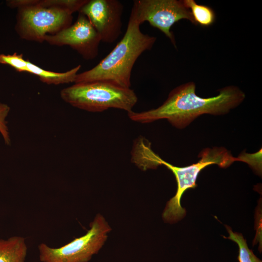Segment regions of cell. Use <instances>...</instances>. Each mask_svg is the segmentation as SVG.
I'll return each instance as SVG.
<instances>
[{"mask_svg":"<svg viewBox=\"0 0 262 262\" xmlns=\"http://www.w3.org/2000/svg\"><path fill=\"white\" fill-rule=\"evenodd\" d=\"M111 228L104 218L98 214L83 236L65 245L52 248L44 243L38 246L41 262H88L106 241Z\"/></svg>","mask_w":262,"mask_h":262,"instance_id":"cell-6","label":"cell"},{"mask_svg":"<svg viewBox=\"0 0 262 262\" xmlns=\"http://www.w3.org/2000/svg\"><path fill=\"white\" fill-rule=\"evenodd\" d=\"M226 227L229 234V236L227 238L236 243L239 246L238 259L239 262H262L248 248L246 241L242 234L233 232L230 228L227 226Z\"/></svg>","mask_w":262,"mask_h":262,"instance_id":"cell-13","label":"cell"},{"mask_svg":"<svg viewBox=\"0 0 262 262\" xmlns=\"http://www.w3.org/2000/svg\"><path fill=\"white\" fill-rule=\"evenodd\" d=\"M80 65L64 72H55L47 70L27 60V72L37 76L40 80L48 84L58 85L74 82L77 74L80 69Z\"/></svg>","mask_w":262,"mask_h":262,"instance_id":"cell-10","label":"cell"},{"mask_svg":"<svg viewBox=\"0 0 262 262\" xmlns=\"http://www.w3.org/2000/svg\"><path fill=\"white\" fill-rule=\"evenodd\" d=\"M245 97L239 88L232 85L221 89L216 96L201 98L196 93L195 83L189 82L173 89L159 107L141 112L132 111L128 115L131 120L142 124L165 119L175 127L182 129L202 115L229 113L239 105Z\"/></svg>","mask_w":262,"mask_h":262,"instance_id":"cell-1","label":"cell"},{"mask_svg":"<svg viewBox=\"0 0 262 262\" xmlns=\"http://www.w3.org/2000/svg\"><path fill=\"white\" fill-rule=\"evenodd\" d=\"M62 99L76 108L91 112H101L110 108L128 113L138 101L134 91L105 81L75 83L60 92Z\"/></svg>","mask_w":262,"mask_h":262,"instance_id":"cell-4","label":"cell"},{"mask_svg":"<svg viewBox=\"0 0 262 262\" xmlns=\"http://www.w3.org/2000/svg\"><path fill=\"white\" fill-rule=\"evenodd\" d=\"M130 17L140 25L147 22L158 29L176 48L175 39L171 31L172 26L181 19H187L194 24L191 13L183 0H135Z\"/></svg>","mask_w":262,"mask_h":262,"instance_id":"cell-7","label":"cell"},{"mask_svg":"<svg viewBox=\"0 0 262 262\" xmlns=\"http://www.w3.org/2000/svg\"><path fill=\"white\" fill-rule=\"evenodd\" d=\"M27 60L22 54L16 52L13 54L0 53V64L9 65L18 72H27Z\"/></svg>","mask_w":262,"mask_h":262,"instance_id":"cell-14","label":"cell"},{"mask_svg":"<svg viewBox=\"0 0 262 262\" xmlns=\"http://www.w3.org/2000/svg\"><path fill=\"white\" fill-rule=\"evenodd\" d=\"M27 252L24 237L14 236L0 239V262H25Z\"/></svg>","mask_w":262,"mask_h":262,"instance_id":"cell-11","label":"cell"},{"mask_svg":"<svg viewBox=\"0 0 262 262\" xmlns=\"http://www.w3.org/2000/svg\"><path fill=\"white\" fill-rule=\"evenodd\" d=\"M123 8L117 0H88L79 12L87 18L101 41L111 43L121 33Z\"/></svg>","mask_w":262,"mask_h":262,"instance_id":"cell-9","label":"cell"},{"mask_svg":"<svg viewBox=\"0 0 262 262\" xmlns=\"http://www.w3.org/2000/svg\"><path fill=\"white\" fill-rule=\"evenodd\" d=\"M140 25L131 18L124 36L113 50L92 68L78 73L74 83L105 81L131 88L133 66L139 56L150 50L156 38L143 33Z\"/></svg>","mask_w":262,"mask_h":262,"instance_id":"cell-2","label":"cell"},{"mask_svg":"<svg viewBox=\"0 0 262 262\" xmlns=\"http://www.w3.org/2000/svg\"><path fill=\"white\" fill-rule=\"evenodd\" d=\"M199 157L200 159L197 163L185 167L174 166L156 154L153 157L152 162L154 168L164 165L173 173L177 183L176 194L167 202L163 212V218L165 222L175 223L185 215L186 210L180 204L181 198L186 190L196 186V180L201 170L212 164L225 168L238 160L241 161L239 157H233L230 151L223 147L205 148Z\"/></svg>","mask_w":262,"mask_h":262,"instance_id":"cell-5","label":"cell"},{"mask_svg":"<svg viewBox=\"0 0 262 262\" xmlns=\"http://www.w3.org/2000/svg\"><path fill=\"white\" fill-rule=\"evenodd\" d=\"M10 110V107L7 104L0 102V133L3 137L5 144L8 146L11 144V138L6 118Z\"/></svg>","mask_w":262,"mask_h":262,"instance_id":"cell-15","label":"cell"},{"mask_svg":"<svg viewBox=\"0 0 262 262\" xmlns=\"http://www.w3.org/2000/svg\"><path fill=\"white\" fill-rule=\"evenodd\" d=\"M44 41L52 46H68L84 59L91 60L98 56L101 41L87 18L79 13L74 24L55 34L46 35Z\"/></svg>","mask_w":262,"mask_h":262,"instance_id":"cell-8","label":"cell"},{"mask_svg":"<svg viewBox=\"0 0 262 262\" xmlns=\"http://www.w3.org/2000/svg\"><path fill=\"white\" fill-rule=\"evenodd\" d=\"M183 1L191 13L195 25L208 27L213 24L215 20V14L210 7L197 4L194 0Z\"/></svg>","mask_w":262,"mask_h":262,"instance_id":"cell-12","label":"cell"},{"mask_svg":"<svg viewBox=\"0 0 262 262\" xmlns=\"http://www.w3.org/2000/svg\"><path fill=\"white\" fill-rule=\"evenodd\" d=\"M47 0H8L7 5L17 10L15 30L24 40L42 43L47 35H54L72 25V13L50 7Z\"/></svg>","mask_w":262,"mask_h":262,"instance_id":"cell-3","label":"cell"}]
</instances>
